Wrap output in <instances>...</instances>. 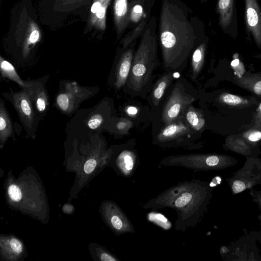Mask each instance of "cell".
<instances>
[{"mask_svg":"<svg viewBox=\"0 0 261 261\" xmlns=\"http://www.w3.org/2000/svg\"><path fill=\"white\" fill-rule=\"evenodd\" d=\"M100 259L102 261H116L117 259L110 254L103 253L100 256Z\"/></svg>","mask_w":261,"mask_h":261,"instance_id":"35","label":"cell"},{"mask_svg":"<svg viewBox=\"0 0 261 261\" xmlns=\"http://www.w3.org/2000/svg\"><path fill=\"white\" fill-rule=\"evenodd\" d=\"M62 4L64 5H72V4H77L80 3H81L84 0H62Z\"/></svg>","mask_w":261,"mask_h":261,"instance_id":"39","label":"cell"},{"mask_svg":"<svg viewBox=\"0 0 261 261\" xmlns=\"http://www.w3.org/2000/svg\"><path fill=\"white\" fill-rule=\"evenodd\" d=\"M96 166V161L93 159L88 160L86 162L84 166V170L87 174L92 172Z\"/></svg>","mask_w":261,"mask_h":261,"instance_id":"33","label":"cell"},{"mask_svg":"<svg viewBox=\"0 0 261 261\" xmlns=\"http://www.w3.org/2000/svg\"><path fill=\"white\" fill-rule=\"evenodd\" d=\"M40 29L34 21H31L22 44V53L24 58L28 56L31 50L40 40Z\"/></svg>","mask_w":261,"mask_h":261,"instance_id":"22","label":"cell"},{"mask_svg":"<svg viewBox=\"0 0 261 261\" xmlns=\"http://www.w3.org/2000/svg\"><path fill=\"white\" fill-rule=\"evenodd\" d=\"M249 194L252 198L253 202H255L259 210L260 214L258 219L260 221L261 226V191L257 190L254 189H251L250 190Z\"/></svg>","mask_w":261,"mask_h":261,"instance_id":"30","label":"cell"},{"mask_svg":"<svg viewBox=\"0 0 261 261\" xmlns=\"http://www.w3.org/2000/svg\"><path fill=\"white\" fill-rule=\"evenodd\" d=\"M48 75L35 80H28L27 87L39 119L44 117L49 108V95L45 87Z\"/></svg>","mask_w":261,"mask_h":261,"instance_id":"12","label":"cell"},{"mask_svg":"<svg viewBox=\"0 0 261 261\" xmlns=\"http://www.w3.org/2000/svg\"><path fill=\"white\" fill-rule=\"evenodd\" d=\"M14 135L13 122L8 112L4 101L0 99V141L4 144L7 140Z\"/></svg>","mask_w":261,"mask_h":261,"instance_id":"20","label":"cell"},{"mask_svg":"<svg viewBox=\"0 0 261 261\" xmlns=\"http://www.w3.org/2000/svg\"><path fill=\"white\" fill-rule=\"evenodd\" d=\"M236 159L221 154L192 153L171 155L164 158L160 163L165 166H178L195 171L221 170L234 166Z\"/></svg>","mask_w":261,"mask_h":261,"instance_id":"4","label":"cell"},{"mask_svg":"<svg viewBox=\"0 0 261 261\" xmlns=\"http://www.w3.org/2000/svg\"><path fill=\"white\" fill-rule=\"evenodd\" d=\"M103 104L100 103L96 108L90 112L84 122L88 130L98 132L106 124V113L103 112Z\"/></svg>","mask_w":261,"mask_h":261,"instance_id":"19","label":"cell"},{"mask_svg":"<svg viewBox=\"0 0 261 261\" xmlns=\"http://www.w3.org/2000/svg\"><path fill=\"white\" fill-rule=\"evenodd\" d=\"M148 216H149L150 221H153L157 224L156 225L164 229H169L170 228L171 223L164 216L160 214H153V213L149 214Z\"/></svg>","mask_w":261,"mask_h":261,"instance_id":"28","label":"cell"},{"mask_svg":"<svg viewBox=\"0 0 261 261\" xmlns=\"http://www.w3.org/2000/svg\"><path fill=\"white\" fill-rule=\"evenodd\" d=\"M256 125L258 127H261V103L259 105L256 119Z\"/></svg>","mask_w":261,"mask_h":261,"instance_id":"38","label":"cell"},{"mask_svg":"<svg viewBox=\"0 0 261 261\" xmlns=\"http://www.w3.org/2000/svg\"><path fill=\"white\" fill-rule=\"evenodd\" d=\"M201 1V2H206L207 0H200Z\"/></svg>","mask_w":261,"mask_h":261,"instance_id":"42","label":"cell"},{"mask_svg":"<svg viewBox=\"0 0 261 261\" xmlns=\"http://www.w3.org/2000/svg\"><path fill=\"white\" fill-rule=\"evenodd\" d=\"M0 72L2 77L14 82L21 88H25L29 86L28 81H23L17 73L14 66L2 56L0 57Z\"/></svg>","mask_w":261,"mask_h":261,"instance_id":"23","label":"cell"},{"mask_svg":"<svg viewBox=\"0 0 261 261\" xmlns=\"http://www.w3.org/2000/svg\"><path fill=\"white\" fill-rule=\"evenodd\" d=\"M206 47V41H202L194 49L191 57V73L195 79L200 73L203 65Z\"/></svg>","mask_w":261,"mask_h":261,"instance_id":"24","label":"cell"},{"mask_svg":"<svg viewBox=\"0 0 261 261\" xmlns=\"http://www.w3.org/2000/svg\"><path fill=\"white\" fill-rule=\"evenodd\" d=\"M246 140L251 143H256L261 140V132L253 130L244 135Z\"/></svg>","mask_w":261,"mask_h":261,"instance_id":"32","label":"cell"},{"mask_svg":"<svg viewBox=\"0 0 261 261\" xmlns=\"http://www.w3.org/2000/svg\"><path fill=\"white\" fill-rule=\"evenodd\" d=\"M98 92L96 87L81 86L74 81H64L60 84L55 98V105L62 113L69 115L74 112L80 104Z\"/></svg>","mask_w":261,"mask_h":261,"instance_id":"8","label":"cell"},{"mask_svg":"<svg viewBox=\"0 0 261 261\" xmlns=\"http://www.w3.org/2000/svg\"><path fill=\"white\" fill-rule=\"evenodd\" d=\"M213 187L210 182L197 179L179 182L150 199L142 206L154 210L171 208L177 218L174 227L185 232L198 224L207 211L213 196Z\"/></svg>","mask_w":261,"mask_h":261,"instance_id":"2","label":"cell"},{"mask_svg":"<svg viewBox=\"0 0 261 261\" xmlns=\"http://www.w3.org/2000/svg\"><path fill=\"white\" fill-rule=\"evenodd\" d=\"M246 232L238 240L220 248L222 259L226 261H261L257 245L258 231Z\"/></svg>","mask_w":261,"mask_h":261,"instance_id":"5","label":"cell"},{"mask_svg":"<svg viewBox=\"0 0 261 261\" xmlns=\"http://www.w3.org/2000/svg\"><path fill=\"white\" fill-rule=\"evenodd\" d=\"M195 99L193 96L184 92L181 86L176 84L162 111V118L165 124H169L183 116Z\"/></svg>","mask_w":261,"mask_h":261,"instance_id":"10","label":"cell"},{"mask_svg":"<svg viewBox=\"0 0 261 261\" xmlns=\"http://www.w3.org/2000/svg\"><path fill=\"white\" fill-rule=\"evenodd\" d=\"M136 42L126 48L121 53L116 66L114 74V87L121 89L126 83L130 71L135 53Z\"/></svg>","mask_w":261,"mask_h":261,"instance_id":"14","label":"cell"},{"mask_svg":"<svg viewBox=\"0 0 261 261\" xmlns=\"http://www.w3.org/2000/svg\"><path fill=\"white\" fill-rule=\"evenodd\" d=\"M240 64V61L238 59H236L234 60H233L231 63V65L232 66V67H237L238 65H239Z\"/></svg>","mask_w":261,"mask_h":261,"instance_id":"40","label":"cell"},{"mask_svg":"<svg viewBox=\"0 0 261 261\" xmlns=\"http://www.w3.org/2000/svg\"><path fill=\"white\" fill-rule=\"evenodd\" d=\"M3 95L14 108L27 135L34 138L40 120L27 88H21L19 91L10 89L9 92H5Z\"/></svg>","mask_w":261,"mask_h":261,"instance_id":"6","label":"cell"},{"mask_svg":"<svg viewBox=\"0 0 261 261\" xmlns=\"http://www.w3.org/2000/svg\"><path fill=\"white\" fill-rule=\"evenodd\" d=\"M184 114L187 122L192 128L199 130L202 128L204 124V119L196 109L189 106Z\"/></svg>","mask_w":261,"mask_h":261,"instance_id":"26","label":"cell"},{"mask_svg":"<svg viewBox=\"0 0 261 261\" xmlns=\"http://www.w3.org/2000/svg\"><path fill=\"white\" fill-rule=\"evenodd\" d=\"M258 241L259 242L261 246V226L258 234Z\"/></svg>","mask_w":261,"mask_h":261,"instance_id":"41","label":"cell"},{"mask_svg":"<svg viewBox=\"0 0 261 261\" xmlns=\"http://www.w3.org/2000/svg\"><path fill=\"white\" fill-rule=\"evenodd\" d=\"M155 0H131L129 2L128 26L130 31L122 38L125 49L142 35L151 18V10Z\"/></svg>","mask_w":261,"mask_h":261,"instance_id":"7","label":"cell"},{"mask_svg":"<svg viewBox=\"0 0 261 261\" xmlns=\"http://www.w3.org/2000/svg\"><path fill=\"white\" fill-rule=\"evenodd\" d=\"M226 181L233 195L261 185V158H246L243 166Z\"/></svg>","mask_w":261,"mask_h":261,"instance_id":"9","label":"cell"},{"mask_svg":"<svg viewBox=\"0 0 261 261\" xmlns=\"http://www.w3.org/2000/svg\"><path fill=\"white\" fill-rule=\"evenodd\" d=\"M204 33L201 21L181 1L162 0L158 37L165 68L181 69Z\"/></svg>","mask_w":261,"mask_h":261,"instance_id":"1","label":"cell"},{"mask_svg":"<svg viewBox=\"0 0 261 261\" xmlns=\"http://www.w3.org/2000/svg\"><path fill=\"white\" fill-rule=\"evenodd\" d=\"M129 2L128 0H114L113 18L118 39L120 38L128 29Z\"/></svg>","mask_w":261,"mask_h":261,"instance_id":"16","label":"cell"},{"mask_svg":"<svg viewBox=\"0 0 261 261\" xmlns=\"http://www.w3.org/2000/svg\"><path fill=\"white\" fill-rule=\"evenodd\" d=\"M219 25L224 33L232 37L238 35L236 0H218L216 6Z\"/></svg>","mask_w":261,"mask_h":261,"instance_id":"13","label":"cell"},{"mask_svg":"<svg viewBox=\"0 0 261 261\" xmlns=\"http://www.w3.org/2000/svg\"><path fill=\"white\" fill-rule=\"evenodd\" d=\"M140 37L126 83L136 93L141 92L148 84L158 64L159 43L155 15H151Z\"/></svg>","mask_w":261,"mask_h":261,"instance_id":"3","label":"cell"},{"mask_svg":"<svg viewBox=\"0 0 261 261\" xmlns=\"http://www.w3.org/2000/svg\"><path fill=\"white\" fill-rule=\"evenodd\" d=\"M132 123L126 118H120L114 125V128L117 133L124 134L132 126Z\"/></svg>","mask_w":261,"mask_h":261,"instance_id":"29","label":"cell"},{"mask_svg":"<svg viewBox=\"0 0 261 261\" xmlns=\"http://www.w3.org/2000/svg\"><path fill=\"white\" fill-rule=\"evenodd\" d=\"M226 149L238 153L246 158L257 156V153L251 145L238 137L228 138L225 143Z\"/></svg>","mask_w":261,"mask_h":261,"instance_id":"21","label":"cell"},{"mask_svg":"<svg viewBox=\"0 0 261 261\" xmlns=\"http://www.w3.org/2000/svg\"><path fill=\"white\" fill-rule=\"evenodd\" d=\"M8 194L10 198L14 201H18L21 198V192L19 188L15 185L9 186Z\"/></svg>","mask_w":261,"mask_h":261,"instance_id":"31","label":"cell"},{"mask_svg":"<svg viewBox=\"0 0 261 261\" xmlns=\"http://www.w3.org/2000/svg\"><path fill=\"white\" fill-rule=\"evenodd\" d=\"M112 0H94L90 8L89 24L96 30L106 29V15L109 6Z\"/></svg>","mask_w":261,"mask_h":261,"instance_id":"17","label":"cell"},{"mask_svg":"<svg viewBox=\"0 0 261 261\" xmlns=\"http://www.w3.org/2000/svg\"><path fill=\"white\" fill-rule=\"evenodd\" d=\"M126 112L129 115L134 116L138 113V109L135 107L129 106L127 108Z\"/></svg>","mask_w":261,"mask_h":261,"instance_id":"37","label":"cell"},{"mask_svg":"<svg viewBox=\"0 0 261 261\" xmlns=\"http://www.w3.org/2000/svg\"><path fill=\"white\" fill-rule=\"evenodd\" d=\"M183 116L173 122L166 124L157 135L156 139L159 143H165L177 139L190 132L191 128Z\"/></svg>","mask_w":261,"mask_h":261,"instance_id":"15","label":"cell"},{"mask_svg":"<svg viewBox=\"0 0 261 261\" xmlns=\"http://www.w3.org/2000/svg\"><path fill=\"white\" fill-rule=\"evenodd\" d=\"M253 90L256 94L261 95V81H258L254 84Z\"/></svg>","mask_w":261,"mask_h":261,"instance_id":"36","label":"cell"},{"mask_svg":"<svg viewBox=\"0 0 261 261\" xmlns=\"http://www.w3.org/2000/svg\"><path fill=\"white\" fill-rule=\"evenodd\" d=\"M10 245L14 252L17 253H19L21 252L22 245L18 240L14 238L11 239L10 241Z\"/></svg>","mask_w":261,"mask_h":261,"instance_id":"34","label":"cell"},{"mask_svg":"<svg viewBox=\"0 0 261 261\" xmlns=\"http://www.w3.org/2000/svg\"><path fill=\"white\" fill-rule=\"evenodd\" d=\"M173 80L171 72L164 74L157 82L151 93V99L154 105L157 106L162 98L164 93Z\"/></svg>","mask_w":261,"mask_h":261,"instance_id":"25","label":"cell"},{"mask_svg":"<svg viewBox=\"0 0 261 261\" xmlns=\"http://www.w3.org/2000/svg\"><path fill=\"white\" fill-rule=\"evenodd\" d=\"M244 22L248 37L261 46V7L258 0H244Z\"/></svg>","mask_w":261,"mask_h":261,"instance_id":"11","label":"cell"},{"mask_svg":"<svg viewBox=\"0 0 261 261\" xmlns=\"http://www.w3.org/2000/svg\"><path fill=\"white\" fill-rule=\"evenodd\" d=\"M220 99L223 102L230 106H237L246 101L237 95L229 93H225L221 95Z\"/></svg>","mask_w":261,"mask_h":261,"instance_id":"27","label":"cell"},{"mask_svg":"<svg viewBox=\"0 0 261 261\" xmlns=\"http://www.w3.org/2000/svg\"><path fill=\"white\" fill-rule=\"evenodd\" d=\"M117 163L121 174L128 178L133 176L139 165L140 161L136 151L126 148L119 154Z\"/></svg>","mask_w":261,"mask_h":261,"instance_id":"18","label":"cell"}]
</instances>
